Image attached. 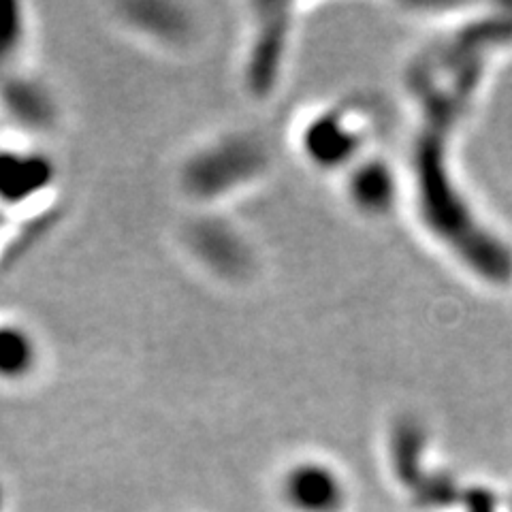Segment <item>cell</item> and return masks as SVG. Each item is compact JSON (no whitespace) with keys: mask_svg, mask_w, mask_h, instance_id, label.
<instances>
[{"mask_svg":"<svg viewBox=\"0 0 512 512\" xmlns=\"http://www.w3.org/2000/svg\"><path fill=\"white\" fill-rule=\"evenodd\" d=\"M52 165L43 154L3 150L0 152V201L24 203L50 186Z\"/></svg>","mask_w":512,"mask_h":512,"instance_id":"6da1fadb","label":"cell"},{"mask_svg":"<svg viewBox=\"0 0 512 512\" xmlns=\"http://www.w3.org/2000/svg\"><path fill=\"white\" fill-rule=\"evenodd\" d=\"M41 344L22 320H0V382L22 384L37 374Z\"/></svg>","mask_w":512,"mask_h":512,"instance_id":"7a4b0ae2","label":"cell"}]
</instances>
